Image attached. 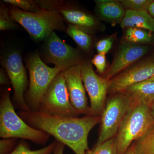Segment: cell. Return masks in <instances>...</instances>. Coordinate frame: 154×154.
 <instances>
[{
	"label": "cell",
	"instance_id": "obj_12",
	"mask_svg": "<svg viewBox=\"0 0 154 154\" xmlns=\"http://www.w3.org/2000/svg\"><path fill=\"white\" fill-rule=\"evenodd\" d=\"M2 65L13 86L14 100L17 106L22 110H30L24 97L28 78L20 54L17 51L10 53L4 59Z\"/></svg>",
	"mask_w": 154,
	"mask_h": 154
},
{
	"label": "cell",
	"instance_id": "obj_10",
	"mask_svg": "<svg viewBox=\"0 0 154 154\" xmlns=\"http://www.w3.org/2000/svg\"><path fill=\"white\" fill-rule=\"evenodd\" d=\"M45 46V57L61 72L82 63L80 51L67 44L53 32L47 38Z\"/></svg>",
	"mask_w": 154,
	"mask_h": 154
},
{
	"label": "cell",
	"instance_id": "obj_2",
	"mask_svg": "<svg viewBox=\"0 0 154 154\" xmlns=\"http://www.w3.org/2000/svg\"><path fill=\"white\" fill-rule=\"evenodd\" d=\"M9 14L14 21L36 40L47 39L54 30H62L65 28L63 17L56 9L42 8L31 13L12 7Z\"/></svg>",
	"mask_w": 154,
	"mask_h": 154
},
{
	"label": "cell",
	"instance_id": "obj_27",
	"mask_svg": "<svg viewBox=\"0 0 154 154\" xmlns=\"http://www.w3.org/2000/svg\"><path fill=\"white\" fill-rule=\"evenodd\" d=\"M114 42L113 36H110L101 39L96 44V49L99 53L106 54L111 49Z\"/></svg>",
	"mask_w": 154,
	"mask_h": 154
},
{
	"label": "cell",
	"instance_id": "obj_14",
	"mask_svg": "<svg viewBox=\"0 0 154 154\" xmlns=\"http://www.w3.org/2000/svg\"><path fill=\"white\" fill-rule=\"evenodd\" d=\"M56 9L70 24L91 35L102 29L99 19L87 12L69 7H57Z\"/></svg>",
	"mask_w": 154,
	"mask_h": 154
},
{
	"label": "cell",
	"instance_id": "obj_17",
	"mask_svg": "<svg viewBox=\"0 0 154 154\" xmlns=\"http://www.w3.org/2000/svg\"><path fill=\"white\" fill-rule=\"evenodd\" d=\"M119 25L124 30L134 27L154 33V19L148 11L126 10L124 18Z\"/></svg>",
	"mask_w": 154,
	"mask_h": 154
},
{
	"label": "cell",
	"instance_id": "obj_6",
	"mask_svg": "<svg viewBox=\"0 0 154 154\" xmlns=\"http://www.w3.org/2000/svg\"><path fill=\"white\" fill-rule=\"evenodd\" d=\"M133 107L131 100L124 94H110L100 116L101 126L96 144L103 143L116 136L123 119Z\"/></svg>",
	"mask_w": 154,
	"mask_h": 154
},
{
	"label": "cell",
	"instance_id": "obj_5",
	"mask_svg": "<svg viewBox=\"0 0 154 154\" xmlns=\"http://www.w3.org/2000/svg\"><path fill=\"white\" fill-rule=\"evenodd\" d=\"M27 66L30 75L29 88L26 102L30 110H39L42 99L51 83L61 72L60 69L48 66L37 54L28 58Z\"/></svg>",
	"mask_w": 154,
	"mask_h": 154
},
{
	"label": "cell",
	"instance_id": "obj_32",
	"mask_svg": "<svg viewBox=\"0 0 154 154\" xmlns=\"http://www.w3.org/2000/svg\"><path fill=\"white\" fill-rule=\"evenodd\" d=\"M148 12L154 19V0H152L148 9Z\"/></svg>",
	"mask_w": 154,
	"mask_h": 154
},
{
	"label": "cell",
	"instance_id": "obj_23",
	"mask_svg": "<svg viewBox=\"0 0 154 154\" xmlns=\"http://www.w3.org/2000/svg\"><path fill=\"white\" fill-rule=\"evenodd\" d=\"M4 2L25 12L35 13L42 9L38 2L30 0H4Z\"/></svg>",
	"mask_w": 154,
	"mask_h": 154
},
{
	"label": "cell",
	"instance_id": "obj_33",
	"mask_svg": "<svg viewBox=\"0 0 154 154\" xmlns=\"http://www.w3.org/2000/svg\"><path fill=\"white\" fill-rule=\"evenodd\" d=\"M151 112L152 116L154 119V102L150 107Z\"/></svg>",
	"mask_w": 154,
	"mask_h": 154
},
{
	"label": "cell",
	"instance_id": "obj_28",
	"mask_svg": "<svg viewBox=\"0 0 154 154\" xmlns=\"http://www.w3.org/2000/svg\"><path fill=\"white\" fill-rule=\"evenodd\" d=\"M15 140L11 138H4L0 141V154H10L13 151Z\"/></svg>",
	"mask_w": 154,
	"mask_h": 154
},
{
	"label": "cell",
	"instance_id": "obj_1",
	"mask_svg": "<svg viewBox=\"0 0 154 154\" xmlns=\"http://www.w3.org/2000/svg\"><path fill=\"white\" fill-rule=\"evenodd\" d=\"M21 118L32 127L52 135L75 154H86L89 133L100 123V116L63 117L49 115L39 110H22Z\"/></svg>",
	"mask_w": 154,
	"mask_h": 154
},
{
	"label": "cell",
	"instance_id": "obj_15",
	"mask_svg": "<svg viewBox=\"0 0 154 154\" xmlns=\"http://www.w3.org/2000/svg\"><path fill=\"white\" fill-rule=\"evenodd\" d=\"M95 13L100 20L115 26L120 24L126 10L119 0H96Z\"/></svg>",
	"mask_w": 154,
	"mask_h": 154
},
{
	"label": "cell",
	"instance_id": "obj_19",
	"mask_svg": "<svg viewBox=\"0 0 154 154\" xmlns=\"http://www.w3.org/2000/svg\"><path fill=\"white\" fill-rule=\"evenodd\" d=\"M66 31L68 35L82 49L86 51L90 50L93 44V38L91 34L71 24H69Z\"/></svg>",
	"mask_w": 154,
	"mask_h": 154
},
{
	"label": "cell",
	"instance_id": "obj_7",
	"mask_svg": "<svg viewBox=\"0 0 154 154\" xmlns=\"http://www.w3.org/2000/svg\"><path fill=\"white\" fill-rule=\"evenodd\" d=\"M38 110L63 117H77L79 114L70 102L63 72L59 73L51 83Z\"/></svg>",
	"mask_w": 154,
	"mask_h": 154
},
{
	"label": "cell",
	"instance_id": "obj_24",
	"mask_svg": "<svg viewBox=\"0 0 154 154\" xmlns=\"http://www.w3.org/2000/svg\"><path fill=\"white\" fill-rule=\"evenodd\" d=\"M125 10L148 11L152 0H119Z\"/></svg>",
	"mask_w": 154,
	"mask_h": 154
},
{
	"label": "cell",
	"instance_id": "obj_11",
	"mask_svg": "<svg viewBox=\"0 0 154 154\" xmlns=\"http://www.w3.org/2000/svg\"><path fill=\"white\" fill-rule=\"evenodd\" d=\"M151 49L150 45L134 44L122 40L116 51L112 62L101 76L109 81L148 54Z\"/></svg>",
	"mask_w": 154,
	"mask_h": 154
},
{
	"label": "cell",
	"instance_id": "obj_9",
	"mask_svg": "<svg viewBox=\"0 0 154 154\" xmlns=\"http://www.w3.org/2000/svg\"><path fill=\"white\" fill-rule=\"evenodd\" d=\"M154 76V53L147 54L109 80L108 94L121 93L127 88Z\"/></svg>",
	"mask_w": 154,
	"mask_h": 154
},
{
	"label": "cell",
	"instance_id": "obj_4",
	"mask_svg": "<svg viewBox=\"0 0 154 154\" xmlns=\"http://www.w3.org/2000/svg\"><path fill=\"white\" fill-rule=\"evenodd\" d=\"M154 125L149 107L142 105L133 106L125 117L116 135L118 154L125 153Z\"/></svg>",
	"mask_w": 154,
	"mask_h": 154
},
{
	"label": "cell",
	"instance_id": "obj_13",
	"mask_svg": "<svg viewBox=\"0 0 154 154\" xmlns=\"http://www.w3.org/2000/svg\"><path fill=\"white\" fill-rule=\"evenodd\" d=\"M63 72L72 105L79 114L89 115L90 107L82 78L81 65L71 67Z\"/></svg>",
	"mask_w": 154,
	"mask_h": 154
},
{
	"label": "cell",
	"instance_id": "obj_31",
	"mask_svg": "<svg viewBox=\"0 0 154 154\" xmlns=\"http://www.w3.org/2000/svg\"><path fill=\"white\" fill-rule=\"evenodd\" d=\"M124 154H137L136 150V144L135 142L129 148Z\"/></svg>",
	"mask_w": 154,
	"mask_h": 154
},
{
	"label": "cell",
	"instance_id": "obj_16",
	"mask_svg": "<svg viewBox=\"0 0 154 154\" xmlns=\"http://www.w3.org/2000/svg\"><path fill=\"white\" fill-rule=\"evenodd\" d=\"M121 93L130 99L133 106L142 105L150 108L154 102V76L130 86Z\"/></svg>",
	"mask_w": 154,
	"mask_h": 154
},
{
	"label": "cell",
	"instance_id": "obj_25",
	"mask_svg": "<svg viewBox=\"0 0 154 154\" xmlns=\"http://www.w3.org/2000/svg\"><path fill=\"white\" fill-rule=\"evenodd\" d=\"M9 12L5 8H1L0 11V30H7L15 29L17 25L14 23Z\"/></svg>",
	"mask_w": 154,
	"mask_h": 154
},
{
	"label": "cell",
	"instance_id": "obj_8",
	"mask_svg": "<svg viewBox=\"0 0 154 154\" xmlns=\"http://www.w3.org/2000/svg\"><path fill=\"white\" fill-rule=\"evenodd\" d=\"M80 65L83 83L91 102L89 115L100 116L106 104L109 81L95 72L91 62L83 60Z\"/></svg>",
	"mask_w": 154,
	"mask_h": 154
},
{
	"label": "cell",
	"instance_id": "obj_3",
	"mask_svg": "<svg viewBox=\"0 0 154 154\" xmlns=\"http://www.w3.org/2000/svg\"><path fill=\"white\" fill-rule=\"evenodd\" d=\"M49 134L27 124L15 112L10 97V91L5 92L0 104V136L3 138L28 139L39 144L45 143Z\"/></svg>",
	"mask_w": 154,
	"mask_h": 154
},
{
	"label": "cell",
	"instance_id": "obj_21",
	"mask_svg": "<svg viewBox=\"0 0 154 154\" xmlns=\"http://www.w3.org/2000/svg\"><path fill=\"white\" fill-rule=\"evenodd\" d=\"M56 142H54L38 150H32L25 143H20L10 154H51L53 152Z\"/></svg>",
	"mask_w": 154,
	"mask_h": 154
},
{
	"label": "cell",
	"instance_id": "obj_20",
	"mask_svg": "<svg viewBox=\"0 0 154 154\" xmlns=\"http://www.w3.org/2000/svg\"><path fill=\"white\" fill-rule=\"evenodd\" d=\"M135 142L137 154H154V125L144 135Z\"/></svg>",
	"mask_w": 154,
	"mask_h": 154
},
{
	"label": "cell",
	"instance_id": "obj_18",
	"mask_svg": "<svg viewBox=\"0 0 154 154\" xmlns=\"http://www.w3.org/2000/svg\"><path fill=\"white\" fill-rule=\"evenodd\" d=\"M125 30L123 40L134 44L150 45L154 43V33L141 28H129Z\"/></svg>",
	"mask_w": 154,
	"mask_h": 154
},
{
	"label": "cell",
	"instance_id": "obj_29",
	"mask_svg": "<svg viewBox=\"0 0 154 154\" xmlns=\"http://www.w3.org/2000/svg\"><path fill=\"white\" fill-rule=\"evenodd\" d=\"M64 145L59 142H57L56 144L55 148L54 150L53 154H64Z\"/></svg>",
	"mask_w": 154,
	"mask_h": 154
},
{
	"label": "cell",
	"instance_id": "obj_30",
	"mask_svg": "<svg viewBox=\"0 0 154 154\" xmlns=\"http://www.w3.org/2000/svg\"><path fill=\"white\" fill-rule=\"evenodd\" d=\"M0 82H1V85H6L8 82V79L7 76L6 75L5 73L2 69L0 73Z\"/></svg>",
	"mask_w": 154,
	"mask_h": 154
},
{
	"label": "cell",
	"instance_id": "obj_22",
	"mask_svg": "<svg viewBox=\"0 0 154 154\" xmlns=\"http://www.w3.org/2000/svg\"><path fill=\"white\" fill-rule=\"evenodd\" d=\"M86 154H118L116 136L100 144H96Z\"/></svg>",
	"mask_w": 154,
	"mask_h": 154
},
{
	"label": "cell",
	"instance_id": "obj_26",
	"mask_svg": "<svg viewBox=\"0 0 154 154\" xmlns=\"http://www.w3.org/2000/svg\"><path fill=\"white\" fill-rule=\"evenodd\" d=\"M92 63L96 66L97 72L102 75L107 68L106 67L107 59L106 54L98 53L94 56L92 60Z\"/></svg>",
	"mask_w": 154,
	"mask_h": 154
}]
</instances>
